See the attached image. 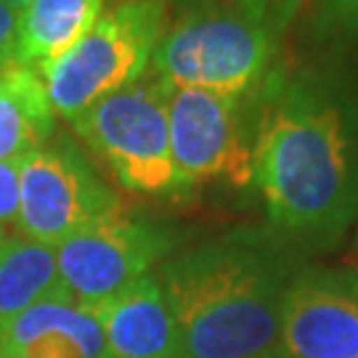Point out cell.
<instances>
[{
	"label": "cell",
	"instance_id": "cell-1",
	"mask_svg": "<svg viewBox=\"0 0 358 358\" xmlns=\"http://www.w3.org/2000/svg\"><path fill=\"white\" fill-rule=\"evenodd\" d=\"M252 186L271 220L306 236L358 215V106L319 80L273 85L255 133Z\"/></svg>",
	"mask_w": 358,
	"mask_h": 358
},
{
	"label": "cell",
	"instance_id": "cell-2",
	"mask_svg": "<svg viewBox=\"0 0 358 358\" xmlns=\"http://www.w3.org/2000/svg\"><path fill=\"white\" fill-rule=\"evenodd\" d=\"M176 313L178 358L282 353L284 297L294 279L260 244L215 242L167 260L157 276Z\"/></svg>",
	"mask_w": 358,
	"mask_h": 358
},
{
	"label": "cell",
	"instance_id": "cell-3",
	"mask_svg": "<svg viewBox=\"0 0 358 358\" xmlns=\"http://www.w3.org/2000/svg\"><path fill=\"white\" fill-rule=\"evenodd\" d=\"M297 0H234L186 13L165 29L149 72L180 88L250 96L268 75Z\"/></svg>",
	"mask_w": 358,
	"mask_h": 358
},
{
	"label": "cell",
	"instance_id": "cell-4",
	"mask_svg": "<svg viewBox=\"0 0 358 358\" xmlns=\"http://www.w3.org/2000/svg\"><path fill=\"white\" fill-rule=\"evenodd\" d=\"M162 35V0H125L101 13L72 48L38 66L53 112L72 122L109 93L141 80Z\"/></svg>",
	"mask_w": 358,
	"mask_h": 358
},
{
	"label": "cell",
	"instance_id": "cell-5",
	"mask_svg": "<svg viewBox=\"0 0 358 358\" xmlns=\"http://www.w3.org/2000/svg\"><path fill=\"white\" fill-rule=\"evenodd\" d=\"M170 90L167 80L146 69L141 80L109 93L72 120L77 136L136 194L183 192L170 149Z\"/></svg>",
	"mask_w": 358,
	"mask_h": 358
},
{
	"label": "cell",
	"instance_id": "cell-6",
	"mask_svg": "<svg viewBox=\"0 0 358 358\" xmlns=\"http://www.w3.org/2000/svg\"><path fill=\"white\" fill-rule=\"evenodd\" d=\"M244 101L247 96L173 85L167 122L180 189L205 180H226L236 189L252 186L257 130L247 128Z\"/></svg>",
	"mask_w": 358,
	"mask_h": 358
},
{
	"label": "cell",
	"instance_id": "cell-7",
	"mask_svg": "<svg viewBox=\"0 0 358 358\" xmlns=\"http://www.w3.org/2000/svg\"><path fill=\"white\" fill-rule=\"evenodd\" d=\"M120 207V199L69 143H45L19 159L16 234L56 247Z\"/></svg>",
	"mask_w": 358,
	"mask_h": 358
},
{
	"label": "cell",
	"instance_id": "cell-8",
	"mask_svg": "<svg viewBox=\"0 0 358 358\" xmlns=\"http://www.w3.org/2000/svg\"><path fill=\"white\" fill-rule=\"evenodd\" d=\"M62 284L77 306L93 308L146 276L170 250L154 223L117 207L53 247Z\"/></svg>",
	"mask_w": 358,
	"mask_h": 358
},
{
	"label": "cell",
	"instance_id": "cell-9",
	"mask_svg": "<svg viewBox=\"0 0 358 358\" xmlns=\"http://www.w3.org/2000/svg\"><path fill=\"white\" fill-rule=\"evenodd\" d=\"M287 358H358V289L332 279H294L284 297Z\"/></svg>",
	"mask_w": 358,
	"mask_h": 358
},
{
	"label": "cell",
	"instance_id": "cell-10",
	"mask_svg": "<svg viewBox=\"0 0 358 358\" xmlns=\"http://www.w3.org/2000/svg\"><path fill=\"white\" fill-rule=\"evenodd\" d=\"M90 310L101 324L109 358H178L176 313L162 282L152 273Z\"/></svg>",
	"mask_w": 358,
	"mask_h": 358
},
{
	"label": "cell",
	"instance_id": "cell-11",
	"mask_svg": "<svg viewBox=\"0 0 358 358\" xmlns=\"http://www.w3.org/2000/svg\"><path fill=\"white\" fill-rule=\"evenodd\" d=\"M0 358H109V350L90 308L53 297L0 329Z\"/></svg>",
	"mask_w": 358,
	"mask_h": 358
},
{
	"label": "cell",
	"instance_id": "cell-12",
	"mask_svg": "<svg viewBox=\"0 0 358 358\" xmlns=\"http://www.w3.org/2000/svg\"><path fill=\"white\" fill-rule=\"evenodd\" d=\"M56 112L43 77L27 64L0 69V159H22L51 141Z\"/></svg>",
	"mask_w": 358,
	"mask_h": 358
},
{
	"label": "cell",
	"instance_id": "cell-13",
	"mask_svg": "<svg viewBox=\"0 0 358 358\" xmlns=\"http://www.w3.org/2000/svg\"><path fill=\"white\" fill-rule=\"evenodd\" d=\"M69 297L62 284L56 250L8 234L0 239V329L43 300Z\"/></svg>",
	"mask_w": 358,
	"mask_h": 358
},
{
	"label": "cell",
	"instance_id": "cell-14",
	"mask_svg": "<svg viewBox=\"0 0 358 358\" xmlns=\"http://www.w3.org/2000/svg\"><path fill=\"white\" fill-rule=\"evenodd\" d=\"M106 0H32L19 8L16 64L40 66L72 48L101 19Z\"/></svg>",
	"mask_w": 358,
	"mask_h": 358
},
{
	"label": "cell",
	"instance_id": "cell-15",
	"mask_svg": "<svg viewBox=\"0 0 358 358\" xmlns=\"http://www.w3.org/2000/svg\"><path fill=\"white\" fill-rule=\"evenodd\" d=\"M19 220V159H0V239Z\"/></svg>",
	"mask_w": 358,
	"mask_h": 358
},
{
	"label": "cell",
	"instance_id": "cell-16",
	"mask_svg": "<svg viewBox=\"0 0 358 358\" xmlns=\"http://www.w3.org/2000/svg\"><path fill=\"white\" fill-rule=\"evenodd\" d=\"M19 45V8L0 0V69L16 64Z\"/></svg>",
	"mask_w": 358,
	"mask_h": 358
},
{
	"label": "cell",
	"instance_id": "cell-17",
	"mask_svg": "<svg viewBox=\"0 0 358 358\" xmlns=\"http://www.w3.org/2000/svg\"><path fill=\"white\" fill-rule=\"evenodd\" d=\"M321 16L358 38V0H316Z\"/></svg>",
	"mask_w": 358,
	"mask_h": 358
},
{
	"label": "cell",
	"instance_id": "cell-18",
	"mask_svg": "<svg viewBox=\"0 0 358 358\" xmlns=\"http://www.w3.org/2000/svg\"><path fill=\"white\" fill-rule=\"evenodd\" d=\"M348 266H350V271H353V284H356V289H358V255L348 257Z\"/></svg>",
	"mask_w": 358,
	"mask_h": 358
},
{
	"label": "cell",
	"instance_id": "cell-19",
	"mask_svg": "<svg viewBox=\"0 0 358 358\" xmlns=\"http://www.w3.org/2000/svg\"><path fill=\"white\" fill-rule=\"evenodd\" d=\"M3 3H8V6H13V8H24L27 3H32V0H3Z\"/></svg>",
	"mask_w": 358,
	"mask_h": 358
},
{
	"label": "cell",
	"instance_id": "cell-20",
	"mask_svg": "<svg viewBox=\"0 0 358 358\" xmlns=\"http://www.w3.org/2000/svg\"><path fill=\"white\" fill-rule=\"evenodd\" d=\"M271 358H287V356H284V353H279V356H271Z\"/></svg>",
	"mask_w": 358,
	"mask_h": 358
}]
</instances>
